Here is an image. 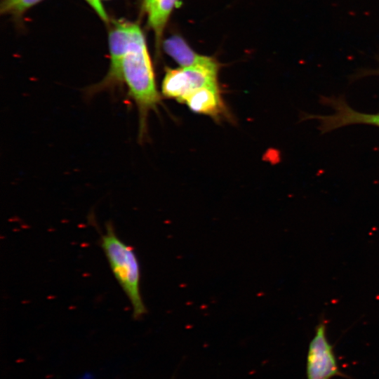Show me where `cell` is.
<instances>
[{
  "mask_svg": "<svg viewBox=\"0 0 379 379\" xmlns=\"http://www.w3.org/2000/svg\"><path fill=\"white\" fill-rule=\"evenodd\" d=\"M124 84L128 96L135 102L139 115V140L147 133L150 111H157L161 96L157 88L152 60L142 32L131 43L122 62Z\"/></svg>",
  "mask_w": 379,
  "mask_h": 379,
  "instance_id": "1",
  "label": "cell"
},
{
  "mask_svg": "<svg viewBox=\"0 0 379 379\" xmlns=\"http://www.w3.org/2000/svg\"><path fill=\"white\" fill-rule=\"evenodd\" d=\"M100 241L114 277L130 300L133 318L140 319L147 309L140 293V264L133 248L117 235L111 223L106 225Z\"/></svg>",
  "mask_w": 379,
  "mask_h": 379,
  "instance_id": "2",
  "label": "cell"
},
{
  "mask_svg": "<svg viewBox=\"0 0 379 379\" xmlns=\"http://www.w3.org/2000/svg\"><path fill=\"white\" fill-rule=\"evenodd\" d=\"M219 64L208 62L177 69L166 68L161 84L163 95L183 102L192 92L206 86L218 85Z\"/></svg>",
  "mask_w": 379,
  "mask_h": 379,
  "instance_id": "3",
  "label": "cell"
},
{
  "mask_svg": "<svg viewBox=\"0 0 379 379\" xmlns=\"http://www.w3.org/2000/svg\"><path fill=\"white\" fill-rule=\"evenodd\" d=\"M140 27L131 22H118L109 34L110 66L106 77L86 90L88 95L114 91L124 84L122 62L131 43L142 33Z\"/></svg>",
  "mask_w": 379,
  "mask_h": 379,
  "instance_id": "4",
  "label": "cell"
},
{
  "mask_svg": "<svg viewBox=\"0 0 379 379\" xmlns=\"http://www.w3.org/2000/svg\"><path fill=\"white\" fill-rule=\"evenodd\" d=\"M320 102L331 107L333 113L318 115L303 113L302 121L316 120L321 134L346 126L365 124L379 127V113H364L352 108L343 97L321 96Z\"/></svg>",
  "mask_w": 379,
  "mask_h": 379,
  "instance_id": "5",
  "label": "cell"
},
{
  "mask_svg": "<svg viewBox=\"0 0 379 379\" xmlns=\"http://www.w3.org/2000/svg\"><path fill=\"white\" fill-rule=\"evenodd\" d=\"M307 379L345 377L339 369L332 345L326 338V325L319 324L310 343L306 364Z\"/></svg>",
  "mask_w": 379,
  "mask_h": 379,
  "instance_id": "6",
  "label": "cell"
},
{
  "mask_svg": "<svg viewBox=\"0 0 379 379\" xmlns=\"http://www.w3.org/2000/svg\"><path fill=\"white\" fill-rule=\"evenodd\" d=\"M184 102L194 112L219 119L226 112L218 85L201 88L189 95Z\"/></svg>",
  "mask_w": 379,
  "mask_h": 379,
  "instance_id": "7",
  "label": "cell"
},
{
  "mask_svg": "<svg viewBox=\"0 0 379 379\" xmlns=\"http://www.w3.org/2000/svg\"><path fill=\"white\" fill-rule=\"evenodd\" d=\"M165 52L180 67H189L204 63L213 58L201 55L194 51L186 41L178 35H173L163 43Z\"/></svg>",
  "mask_w": 379,
  "mask_h": 379,
  "instance_id": "8",
  "label": "cell"
},
{
  "mask_svg": "<svg viewBox=\"0 0 379 379\" xmlns=\"http://www.w3.org/2000/svg\"><path fill=\"white\" fill-rule=\"evenodd\" d=\"M178 0H156L147 12L148 24L155 35L156 45L159 48L162 34L168 18Z\"/></svg>",
  "mask_w": 379,
  "mask_h": 379,
  "instance_id": "9",
  "label": "cell"
},
{
  "mask_svg": "<svg viewBox=\"0 0 379 379\" xmlns=\"http://www.w3.org/2000/svg\"><path fill=\"white\" fill-rule=\"evenodd\" d=\"M42 0H2L0 5L1 14L19 15Z\"/></svg>",
  "mask_w": 379,
  "mask_h": 379,
  "instance_id": "10",
  "label": "cell"
},
{
  "mask_svg": "<svg viewBox=\"0 0 379 379\" xmlns=\"http://www.w3.org/2000/svg\"><path fill=\"white\" fill-rule=\"evenodd\" d=\"M88 4L94 9L99 17L105 22L108 21V16L104 9L100 0H86Z\"/></svg>",
  "mask_w": 379,
  "mask_h": 379,
  "instance_id": "11",
  "label": "cell"
},
{
  "mask_svg": "<svg viewBox=\"0 0 379 379\" xmlns=\"http://www.w3.org/2000/svg\"><path fill=\"white\" fill-rule=\"evenodd\" d=\"M378 61L379 63V57L378 58ZM372 75L379 76V65L377 69L364 70L363 72L358 74L357 77L359 78V77H364L372 76Z\"/></svg>",
  "mask_w": 379,
  "mask_h": 379,
  "instance_id": "12",
  "label": "cell"
},
{
  "mask_svg": "<svg viewBox=\"0 0 379 379\" xmlns=\"http://www.w3.org/2000/svg\"><path fill=\"white\" fill-rule=\"evenodd\" d=\"M156 0H144V8L147 13L152 7Z\"/></svg>",
  "mask_w": 379,
  "mask_h": 379,
  "instance_id": "13",
  "label": "cell"
}]
</instances>
